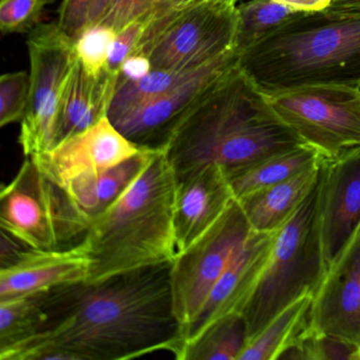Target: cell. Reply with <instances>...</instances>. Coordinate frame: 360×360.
Returning a JSON list of instances; mask_svg holds the SVG:
<instances>
[{
    "label": "cell",
    "instance_id": "cell-1",
    "mask_svg": "<svg viewBox=\"0 0 360 360\" xmlns=\"http://www.w3.org/2000/svg\"><path fill=\"white\" fill-rule=\"evenodd\" d=\"M170 265L66 286L43 330L0 349V359L122 360L158 351L176 358L183 328L174 313Z\"/></svg>",
    "mask_w": 360,
    "mask_h": 360
},
{
    "label": "cell",
    "instance_id": "cell-2",
    "mask_svg": "<svg viewBox=\"0 0 360 360\" xmlns=\"http://www.w3.org/2000/svg\"><path fill=\"white\" fill-rule=\"evenodd\" d=\"M299 144L266 94L237 64L193 105L162 147L179 179L207 165L233 167Z\"/></svg>",
    "mask_w": 360,
    "mask_h": 360
},
{
    "label": "cell",
    "instance_id": "cell-3",
    "mask_svg": "<svg viewBox=\"0 0 360 360\" xmlns=\"http://www.w3.org/2000/svg\"><path fill=\"white\" fill-rule=\"evenodd\" d=\"M176 189L165 150L155 147L134 182L92 219L83 237L94 261L88 283L174 262Z\"/></svg>",
    "mask_w": 360,
    "mask_h": 360
},
{
    "label": "cell",
    "instance_id": "cell-4",
    "mask_svg": "<svg viewBox=\"0 0 360 360\" xmlns=\"http://www.w3.org/2000/svg\"><path fill=\"white\" fill-rule=\"evenodd\" d=\"M238 65L265 94L315 85L360 89V9L298 14Z\"/></svg>",
    "mask_w": 360,
    "mask_h": 360
},
{
    "label": "cell",
    "instance_id": "cell-5",
    "mask_svg": "<svg viewBox=\"0 0 360 360\" xmlns=\"http://www.w3.org/2000/svg\"><path fill=\"white\" fill-rule=\"evenodd\" d=\"M326 271L317 183L288 222L276 231L269 260L242 311L248 340L286 307L305 295L314 296Z\"/></svg>",
    "mask_w": 360,
    "mask_h": 360
},
{
    "label": "cell",
    "instance_id": "cell-6",
    "mask_svg": "<svg viewBox=\"0 0 360 360\" xmlns=\"http://www.w3.org/2000/svg\"><path fill=\"white\" fill-rule=\"evenodd\" d=\"M91 219L67 191L26 157L0 195L1 231L34 250H53L85 236Z\"/></svg>",
    "mask_w": 360,
    "mask_h": 360
},
{
    "label": "cell",
    "instance_id": "cell-7",
    "mask_svg": "<svg viewBox=\"0 0 360 360\" xmlns=\"http://www.w3.org/2000/svg\"><path fill=\"white\" fill-rule=\"evenodd\" d=\"M280 119L323 160L360 148V89L315 85L266 94Z\"/></svg>",
    "mask_w": 360,
    "mask_h": 360
},
{
    "label": "cell",
    "instance_id": "cell-8",
    "mask_svg": "<svg viewBox=\"0 0 360 360\" xmlns=\"http://www.w3.org/2000/svg\"><path fill=\"white\" fill-rule=\"evenodd\" d=\"M30 56V100L20 122L18 138L25 158L52 148L56 117L65 82L77 62L75 39L58 22H41L28 33Z\"/></svg>",
    "mask_w": 360,
    "mask_h": 360
},
{
    "label": "cell",
    "instance_id": "cell-9",
    "mask_svg": "<svg viewBox=\"0 0 360 360\" xmlns=\"http://www.w3.org/2000/svg\"><path fill=\"white\" fill-rule=\"evenodd\" d=\"M252 227L237 200L170 265V285L174 313L183 333L195 321L210 292L224 273Z\"/></svg>",
    "mask_w": 360,
    "mask_h": 360
},
{
    "label": "cell",
    "instance_id": "cell-10",
    "mask_svg": "<svg viewBox=\"0 0 360 360\" xmlns=\"http://www.w3.org/2000/svg\"><path fill=\"white\" fill-rule=\"evenodd\" d=\"M170 18L148 52L155 70H197L235 50L237 7L202 4Z\"/></svg>",
    "mask_w": 360,
    "mask_h": 360
},
{
    "label": "cell",
    "instance_id": "cell-11",
    "mask_svg": "<svg viewBox=\"0 0 360 360\" xmlns=\"http://www.w3.org/2000/svg\"><path fill=\"white\" fill-rule=\"evenodd\" d=\"M142 149L105 117L83 132L31 158L47 178L64 188L79 176L98 174L127 161Z\"/></svg>",
    "mask_w": 360,
    "mask_h": 360
},
{
    "label": "cell",
    "instance_id": "cell-12",
    "mask_svg": "<svg viewBox=\"0 0 360 360\" xmlns=\"http://www.w3.org/2000/svg\"><path fill=\"white\" fill-rule=\"evenodd\" d=\"M238 62L239 54L236 50L227 52L198 69L172 91L128 113L113 125L138 146H163L180 120Z\"/></svg>",
    "mask_w": 360,
    "mask_h": 360
},
{
    "label": "cell",
    "instance_id": "cell-13",
    "mask_svg": "<svg viewBox=\"0 0 360 360\" xmlns=\"http://www.w3.org/2000/svg\"><path fill=\"white\" fill-rule=\"evenodd\" d=\"M309 320L311 330L360 347V226L326 271Z\"/></svg>",
    "mask_w": 360,
    "mask_h": 360
},
{
    "label": "cell",
    "instance_id": "cell-14",
    "mask_svg": "<svg viewBox=\"0 0 360 360\" xmlns=\"http://www.w3.org/2000/svg\"><path fill=\"white\" fill-rule=\"evenodd\" d=\"M318 210L328 269L360 226V148L339 159L322 160Z\"/></svg>",
    "mask_w": 360,
    "mask_h": 360
},
{
    "label": "cell",
    "instance_id": "cell-15",
    "mask_svg": "<svg viewBox=\"0 0 360 360\" xmlns=\"http://www.w3.org/2000/svg\"><path fill=\"white\" fill-rule=\"evenodd\" d=\"M275 237L276 231H252L217 282L195 321L183 333L182 349L221 318L242 314L266 265Z\"/></svg>",
    "mask_w": 360,
    "mask_h": 360
},
{
    "label": "cell",
    "instance_id": "cell-16",
    "mask_svg": "<svg viewBox=\"0 0 360 360\" xmlns=\"http://www.w3.org/2000/svg\"><path fill=\"white\" fill-rule=\"evenodd\" d=\"M92 257L85 240L53 250L26 248L0 271V300L88 282Z\"/></svg>",
    "mask_w": 360,
    "mask_h": 360
},
{
    "label": "cell",
    "instance_id": "cell-17",
    "mask_svg": "<svg viewBox=\"0 0 360 360\" xmlns=\"http://www.w3.org/2000/svg\"><path fill=\"white\" fill-rule=\"evenodd\" d=\"M235 200L224 167L207 165L176 179L174 236L176 255L186 250Z\"/></svg>",
    "mask_w": 360,
    "mask_h": 360
},
{
    "label": "cell",
    "instance_id": "cell-18",
    "mask_svg": "<svg viewBox=\"0 0 360 360\" xmlns=\"http://www.w3.org/2000/svg\"><path fill=\"white\" fill-rule=\"evenodd\" d=\"M117 79L119 75L106 69L98 77H92L77 60L60 96L54 145L83 132L103 117H108Z\"/></svg>",
    "mask_w": 360,
    "mask_h": 360
},
{
    "label": "cell",
    "instance_id": "cell-19",
    "mask_svg": "<svg viewBox=\"0 0 360 360\" xmlns=\"http://www.w3.org/2000/svg\"><path fill=\"white\" fill-rule=\"evenodd\" d=\"M321 161L288 180L237 200L252 231H277L288 222L317 185Z\"/></svg>",
    "mask_w": 360,
    "mask_h": 360
},
{
    "label": "cell",
    "instance_id": "cell-20",
    "mask_svg": "<svg viewBox=\"0 0 360 360\" xmlns=\"http://www.w3.org/2000/svg\"><path fill=\"white\" fill-rule=\"evenodd\" d=\"M321 160L317 150L302 143L261 159L224 169L233 197L239 200L248 193L288 180L317 165Z\"/></svg>",
    "mask_w": 360,
    "mask_h": 360
},
{
    "label": "cell",
    "instance_id": "cell-21",
    "mask_svg": "<svg viewBox=\"0 0 360 360\" xmlns=\"http://www.w3.org/2000/svg\"><path fill=\"white\" fill-rule=\"evenodd\" d=\"M143 147L141 153L127 161L98 174L79 176L64 187L77 207L90 219L109 207L140 174L151 153Z\"/></svg>",
    "mask_w": 360,
    "mask_h": 360
},
{
    "label": "cell",
    "instance_id": "cell-22",
    "mask_svg": "<svg viewBox=\"0 0 360 360\" xmlns=\"http://www.w3.org/2000/svg\"><path fill=\"white\" fill-rule=\"evenodd\" d=\"M65 286L0 300V349L41 332Z\"/></svg>",
    "mask_w": 360,
    "mask_h": 360
},
{
    "label": "cell",
    "instance_id": "cell-23",
    "mask_svg": "<svg viewBox=\"0 0 360 360\" xmlns=\"http://www.w3.org/2000/svg\"><path fill=\"white\" fill-rule=\"evenodd\" d=\"M313 295H305L276 315L250 338L239 360H277L286 345L309 322Z\"/></svg>",
    "mask_w": 360,
    "mask_h": 360
},
{
    "label": "cell",
    "instance_id": "cell-24",
    "mask_svg": "<svg viewBox=\"0 0 360 360\" xmlns=\"http://www.w3.org/2000/svg\"><path fill=\"white\" fill-rule=\"evenodd\" d=\"M248 341L243 314L233 313L210 326L197 340L186 345L179 360H239Z\"/></svg>",
    "mask_w": 360,
    "mask_h": 360
},
{
    "label": "cell",
    "instance_id": "cell-25",
    "mask_svg": "<svg viewBox=\"0 0 360 360\" xmlns=\"http://www.w3.org/2000/svg\"><path fill=\"white\" fill-rule=\"evenodd\" d=\"M197 70L168 71L153 69L138 81L117 83L109 107V120L111 123H115L128 113L161 98L187 81Z\"/></svg>",
    "mask_w": 360,
    "mask_h": 360
},
{
    "label": "cell",
    "instance_id": "cell-26",
    "mask_svg": "<svg viewBox=\"0 0 360 360\" xmlns=\"http://www.w3.org/2000/svg\"><path fill=\"white\" fill-rule=\"evenodd\" d=\"M300 13L275 0H250L237 6L236 52L241 56Z\"/></svg>",
    "mask_w": 360,
    "mask_h": 360
},
{
    "label": "cell",
    "instance_id": "cell-27",
    "mask_svg": "<svg viewBox=\"0 0 360 360\" xmlns=\"http://www.w3.org/2000/svg\"><path fill=\"white\" fill-rule=\"evenodd\" d=\"M309 323L286 345L278 359L353 360L358 347L337 337L316 332Z\"/></svg>",
    "mask_w": 360,
    "mask_h": 360
},
{
    "label": "cell",
    "instance_id": "cell-28",
    "mask_svg": "<svg viewBox=\"0 0 360 360\" xmlns=\"http://www.w3.org/2000/svg\"><path fill=\"white\" fill-rule=\"evenodd\" d=\"M117 31L105 25L87 27L75 39V53L84 69L92 77L104 72L109 51L115 41Z\"/></svg>",
    "mask_w": 360,
    "mask_h": 360
},
{
    "label": "cell",
    "instance_id": "cell-29",
    "mask_svg": "<svg viewBox=\"0 0 360 360\" xmlns=\"http://www.w3.org/2000/svg\"><path fill=\"white\" fill-rule=\"evenodd\" d=\"M31 77L26 71L0 77V126L22 122L30 100Z\"/></svg>",
    "mask_w": 360,
    "mask_h": 360
},
{
    "label": "cell",
    "instance_id": "cell-30",
    "mask_svg": "<svg viewBox=\"0 0 360 360\" xmlns=\"http://www.w3.org/2000/svg\"><path fill=\"white\" fill-rule=\"evenodd\" d=\"M56 0H0L1 34L30 33L41 22L46 7Z\"/></svg>",
    "mask_w": 360,
    "mask_h": 360
},
{
    "label": "cell",
    "instance_id": "cell-31",
    "mask_svg": "<svg viewBox=\"0 0 360 360\" xmlns=\"http://www.w3.org/2000/svg\"><path fill=\"white\" fill-rule=\"evenodd\" d=\"M165 3L166 0H115L98 24L119 32L134 20L148 18Z\"/></svg>",
    "mask_w": 360,
    "mask_h": 360
},
{
    "label": "cell",
    "instance_id": "cell-32",
    "mask_svg": "<svg viewBox=\"0 0 360 360\" xmlns=\"http://www.w3.org/2000/svg\"><path fill=\"white\" fill-rule=\"evenodd\" d=\"M147 18H142L128 24L117 32L111 45L107 60L106 70L120 75L122 65L128 56L134 53L147 25Z\"/></svg>",
    "mask_w": 360,
    "mask_h": 360
},
{
    "label": "cell",
    "instance_id": "cell-33",
    "mask_svg": "<svg viewBox=\"0 0 360 360\" xmlns=\"http://www.w3.org/2000/svg\"><path fill=\"white\" fill-rule=\"evenodd\" d=\"M92 0H63L58 11V26L72 39H77L87 27Z\"/></svg>",
    "mask_w": 360,
    "mask_h": 360
},
{
    "label": "cell",
    "instance_id": "cell-34",
    "mask_svg": "<svg viewBox=\"0 0 360 360\" xmlns=\"http://www.w3.org/2000/svg\"><path fill=\"white\" fill-rule=\"evenodd\" d=\"M153 70V64L149 56L145 54H131L122 65L117 83L138 81Z\"/></svg>",
    "mask_w": 360,
    "mask_h": 360
},
{
    "label": "cell",
    "instance_id": "cell-35",
    "mask_svg": "<svg viewBox=\"0 0 360 360\" xmlns=\"http://www.w3.org/2000/svg\"><path fill=\"white\" fill-rule=\"evenodd\" d=\"M238 0H166V3L155 13L148 18H159L172 15L178 12L185 11L202 4L225 6V7H237Z\"/></svg>",
    "mask_w": 360,
    "mask_h": 360
},
{
    "label": "cell",
    "instance_id": "cell-36",
    "mask_svg": "<svg viewBox=\"0 0 360 360\" xmlns=\"http://www.w3.org/2000/svg\"><path fill=\"white\" fill-rule=\"evenodd\" d=\"M277 3L301 13L323 11L333 5L335 0H275Z\"/></svg>",
    "mask_w": 360,
    "mask_h": 360
},
{
    "label": "cell",
    "instance_id": "cell-37",
    "mask_svg": "<svg viewBox=\"0 0 360 360\" xmlns=\"http://www.w3.org/2000/svg\"><path fill=\"white\" fill-rule=\"evenodd\" d=\"M113 1L115 0H92L89 14H88L87 27L98 25L106 15L107 11L112 5Z\"/></svg>",
    "mask_w": 360,
    "mask_h": 360
},
{
    "label": "cell",
    "instance_id": "cell-38",
    "mask_svg": "<svg viewBox=\"0 0 360 360\" xmlns=\"http://www.w3.org/2000/svg\"><path fill=\"white\" fill-rule=\"evenodd\" d=\"M333 9H360V0H335Z\"/></svg>",
    "mask_w": 360,
    "mask_h": 360
},
{
    "label": "cell",
    "instance_id": "cell-39",
    "mask_svg": "<svg viewBox=\"0 0 360 360\" xmlns=\"http://www.w3.org/2000/svg\"><path fill=\"white\" fill-rule=\"evenodd\" d=\"M353 360H360V347H358L357 351L354 354Z\"/></svg>",
    "mask_w": 360,
    "mask_h": 360
}]
</instances>
